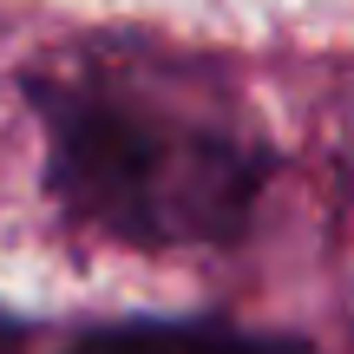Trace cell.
I'll return each instance as SVG.
<instances>
[{"instance_id": "7a4b0ae2", "label": "cell", "mask_w": 354, "mask_h": 354, "mask_svg": "<svg viewBox=\"0 0 354 354\" xmlns=\"http://www.w3.org/2000/svg\"><path fill=\"white\" fill-rule=\"evenodd\" d=\"M79 354H302V348L263 342V335H223V328H112L92 335Z\"/></svg>"}, {"instance_id": "6da1fadb", "label": "cell", "mask_w": 354, "mask_h": 354, "mask_svg": "<svg viewBox=\"0 0 354 354\" xmlns=\"http://www.w3.org/2000/svg\"><path fill=\"white\" fill-rule=\"evenodd\" d=\"M33 99L53 190L125 243H223L263 190V151L223 92L138 39H92L53 59Z\"/></svg>"}]
</instances>
